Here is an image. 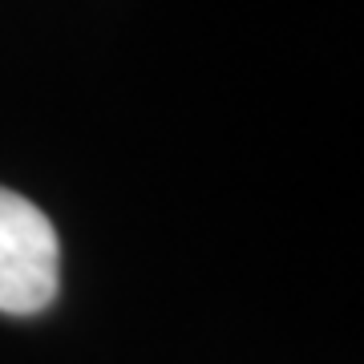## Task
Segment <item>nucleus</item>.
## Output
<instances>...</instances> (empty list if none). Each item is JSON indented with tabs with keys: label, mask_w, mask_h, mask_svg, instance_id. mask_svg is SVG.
<instances>
[{
	"label": "nucleus",
	"mask_w": 364,
	"mask_h": 364,
	"mask_svg": "<svg viewBox=\"0 0 364 364\" xmlns=\"http://www.w3.org/2000/svg\"><path fill=\"white\" fill-rule=\"evenodd\" d=\"M61 284V239L49 215L0 186V312H45Z\"/></svg>",
	"instance_id": "nucleus-1"
}]
</instances>
